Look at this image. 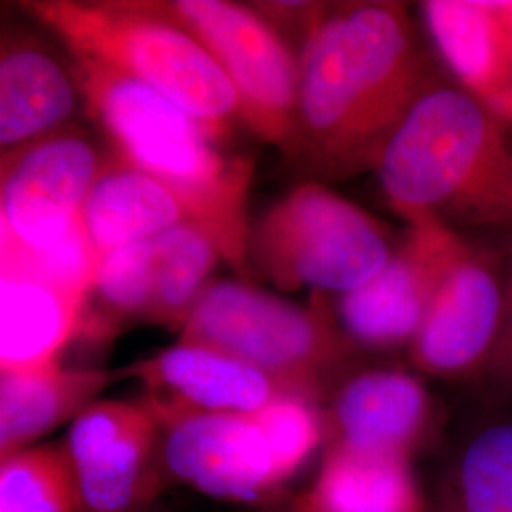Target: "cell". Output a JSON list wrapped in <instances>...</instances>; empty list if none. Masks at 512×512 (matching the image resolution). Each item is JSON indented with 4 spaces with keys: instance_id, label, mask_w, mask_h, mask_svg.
<instances>
[{
    "instance_id": "obj_13",
    "label": "cell",
    "mask_w": 512,
    "mask_h": 512,
    "mask_svg": "<svg viewBox=\"0 0 512 512\" xmlns=\"http://www.w3.org/2000/svg\"><path fill=\"white\" fill-rule=\"evenodd\" d=\"M137 378L160 427L183 414H247L283 395H293L260 368L222 349L177 340L175 346L120 372ZM296 397V395H293Z\"/></svg>"
},
{
    "instance_id": "obj_17",
    "label": "cell",
    "mask_w": 512,
    "mask_h": 512,
    "mask_svg": "<svg viewBox=\"0 0 512 512\" xmlns=\"http://www.w3.org/2000/svg\"><path fill=\"white\" fill-rule=\"evenodd\" d=\"M120 372L44 366L0 370V458L35 446L97 401Z\"/></svg>"
},
{
    "instance_id": "obj_2",
    "label": "cell",
    "mask_w": 512,
    "mask_h": 512,
    "mask_svg": "<svg viewBox=\"0 0 512 512\" xmlns=\"http://www.w3.org/2000/svg\"><path fill=\"white\" fill-rule=\"evenodd\" d=\"M71 69L84 110L110 152L165 184L222 260L247 279L253 162L220 152L192 116L145 84L84 55L71 54Z\"/></svg>"
},
{
    "instance_id": "obj_6",
    "label": "cell",
    "mask_w": 512,
    "mask_h": 512,
    "mask_svg": "<svg viewBox=\"0 0 512 512\" xmlns=\"http://www.w3.org/2000/svg\"><path fill=\"white\" fill-rule=\"evenodd\" d=\"M179 340L236 355L321 408L359 370L363 351L323 298L294 306L243 281H211L188 313Z\"/></svg>"
},
{
    "instance_id": "obj_10",
    "label": "cell",
    "mask_w": 512,
    "mask_h": 512,
    "mask_svg": "<svg viewBox=\"0 0 512 512\" xmlns=\"http://www.w3.org/2000/svg\"><path fill=\"white\" fill-rule=\"evenodd\" d=\"M471 241L433 219L406 224L384 270L338 300V321L359 349L410 348Z\"/></svg>"
},
{
    "instance_id": "obj_16",
    "label": "cell",
    "mask_w": 512,
    "mask_h": 512,
    "mask_svg": "<svg viewBox=\"0 0 512 512\" xmlns=\"http://www.w3.org/2000/svg\"><path fill=\"white\" fill-rule=\"evenodd\" d=\"M84 109L71 65L37 38L4 31L0 48V147H23L73 124Z\"/></svg>"
},
{
    "instance_id": "obj_25",
    "label": "cell",
    "mask_w": 512,
    "mask_h": 512,
    "mask_svg": "<svg viewBox=\"0 0 512 512\" xmlns=\"http://www.w3.org/2000/svg\"><path fill=\"white\" fill-rule=\"evenodd\" d=\"M99 260L82 219L65 238L42 249L0 245V274L31 275L86 300Z\"/></svg>"
},
{
    "instance_id": "obj_23",
    "label": "cell",
    "mask_w": 512,
    "mask_h": 512,
    "mask_svg": "<svg viewBox=\"0 0 512 512\" xmlns=\"http://www.w3.org/2000/svg\"><path fill=\"white\" fill-rule=\"evenodd\" d=\"M152 245L154 296L148 323L181 330L222 256L217 245L190 222L160 234Z\"/></svg>"
},
{
    "instance_id": "obj_24",
    "label": "cell",
    "mask_w": 512,
    "mask_h": 512,
    "mask_svg": "<svg viewBox=\"0 0 512 512\" xmlns=\"http://www.w3.org/2000/svg\"><path fill=\"white\" fill-rule=\"evenodd\" d=\"M0 512H78L63 444H40L0 458Z\"/></svg>"
},
{
    "instance_id": "obj_11",
    "label": "cell",
    "mask_w": 512,
    "mask_h": 512,
    "mask_svg": "<svg viewBox=\"0 0 512 512\" xmlns=\"http://www.w3.org/2000/svg\"><path fill=\"white\" fill-rule=\"evenodd\" d=\"M78 512H145L167 484L162 427L143 403L95 401L63 439Z\"/></svg>"
},
{
    "instance_id": "obj_22",
    "label": "cell",
    "mask_w": 512,
    "mask_h": 512,
    "mask_svg": "<svg viewBox=\"0 0 512 512\" xmlns=\"http://www.w3.org/2000/svg\"><path fill=\"white\" fill-rule=\"evenodd\" d=\"M154 296V245L137 241L101 256L78 338L110 342L133 321H148Z\"/></svg>"
},
{
    "instance_id": "obj_5",
    "label": "cell",
    "mask_w": 512,
    "mask_h": 512,
    "mask_svg": "<svg viewBox=\"0 0 512 512\" xmlns=\"http://www.w3.org/2000/svg\"><path fill=\"white\" fill-rule=\"evenodd\" d=\"M319 410L279 397L247 414H183L162 425L165 480L220 501L268 505L323 446Z\"/></svg>"
},
{
    "instance_id": "obj_9",
    "label": "cell",
    "mask_w": 512,
    "mask_h": 512,
    "mask_svg": "<svg viewBox=\"0 0 512 512\" xmlns=\"http://www.w3.org/2000/svg\"><path fill=\"white\" fill-rule=\"evenodd\" d=\"M107 158L76 124L2 152L0 245L42 249L65 238Z\"/></svg>"
},
{
    "instance_id": "obj_26",
    "label": "cell",
    "mask_w": 512,
    "mask_h": 512,
    "mask_svg": "<svg viewBox=\"0 0 512 512\" xmlns=\"http://www.w3.org/2000/svg\"><path fill=\"white\" fill-rule=\"evenodd\" d=\"M478 382L499 397H512V253L507 258V302L503 325Z\"/></svg>"
},
{
    "instance_id": "obj_15",
    "label": "cell",
    "mask_w": 512,
    "mask_h": 512,
    "mask_svg": "<svg viewBox=\"0 0 512 512\" xmlns=\"http://www.w3.org/2000/svg\"><path fill=\"white\" fill-rule=\"evenodd\" d=\"M429 37L463 90L512 124V2L429 0Z\"/></svg>"
},
{
    "instance_id": "obj_1",
    "label": "cell",
    "mask_w": 512,
    "mask_h": 512,
    "mask_svg": "<svg viewBox=\"0 0 512 512\" xmlns=\"http://www.w3.org/2000/svg\"><path fill=\"white\" fill-rule=\"evenodd\" d=\"M293 135L283 152L321 181L374 171L440 78L399 2L319 4L298 50Z\"/></svg>"
},
{
    "instance_id": "obj_19",
    "label": "cell",
    "mask_w": 512,
    "mask_h": 512,
    "mask_svg": "<svg viewBox=\"0 0 512 512\" xmlns=\"http://www.w3.org/2000/svg\"><path fill=\"white\" fill-rule=\"evenodd\" d=\"M82 220L101 258L131 243L158 238L190 222V217L165 184L109 150V158L82 207Z\"/></svg>"
},
{
    "instance_id": "obj_4",
    "label": "cell",
    "mask_w": 512,
    "mask_h": 512,
    "mask_svg": "<svg viewBox=\"0 0 512 512\" xmlns=\"http://www.w3.org/2000/svg\"><path fill=\"white\" fill-rule=\"evenodd\" d=\"M19 6L69 54L84 55L164 95L217 145L241 122L238 95L215 59L152 0H29Z\"/></svg>"
},
{
    "instance_id": "obj_3",
    "label": "cell",
    "mask_w": 512,
    "mask_h": 512,
    "mask_svg": "<svg viewBox=\"0 0 512 512\" xmlns=\"http://www.w3.org/2000/svg\"><path fill=\"white\" fill-rule=\"evenodd\" d=\"M507 124L458 82L433 84L391 137L376 175L408 224L433 219L465 232H512Z\"/></svg>"
},
{
    "instance_id": "obj_14",
    "label": "cell",
    "mask_w": 512,
    "mask_h": 512,
    "mask_svg": "<svg viewBox=\"0 0 512 512\" xmlns=\"http://www.w3.org/2000/svg\"><path fill=\"white\" fill-rule=\"evenodd\" d=\"M323 416L325 446L410 461L437 425L427 387L397 368L355 370L330 395Z\"/></svg>"
},
{
    "instance_id": "obj_8",
    "label": "cell",
    "mask_w": 512,
    "mask_h": 512,
    "mask_svg": "<svg viewBox=\"0 0 512 512\" xmlns=\"http://www.w3.org/2000/svg\"><path fill=\"white\" fill-rule=\"evenodd\" d=\"M215 59L238 95L239 120L281 152L293 135L300 55L256 8L226 0H152Z\"/></svg>"
},
{
    "instance_id": "obj_7",
    "label": "cell",
    "mask_w": 512,
    "mask_h": 512,
    "mask_svg": "<svg viewBox=\"0 0 512 512\" xmlns=\"http://www.w3.org/2000/svg\"><path fill=\"white\" fill-rule=\"evenodd\" d=\"M397 243L378 219L319 181L298 184L251 226V264L279 291L361 289Z\"/></svg>"
},
{
    "instance_id": "obj_12",
    "label": "cell",
    "mask_w": 512,
    "mask_h": 512,
    "mask_svg": "<svg viewBox=\"0 0 512 512\" xmlns=\"http://www.w3.org/2000/svg\"><path fill=\"white\" fill-rule=\"evenodd\" d=\"M507 302V260L469 245L442 285L408 353L442 380H478L494 351Z\"/></svg>"
},
{
    "instance_id": "obj_27",
    "label": "cell",
    "mask_w": 512,
    "mask_h": 512,
    "mask_svg": "<svg viewBox=\"0 0 512 512\" xmlns=\"http://www.w3.org/2000/svg\"><path fill=\"white\" fill-rule=\"evenodd\" d=\"M274 512H289V509H287V507H283V509H279V511Z\"/></svg>"
},
{
    "instance_id": "obj_18",
    "label": "cell",
    "mask_w": 512,
    "mask_h": 512,
    "mask_svg": "<svg viewBox=\"0 0 512 512\" xmlns=\"http://www.w3.org/2000/svg\"><path fill=\"white\" fill-rule=\"evenodd\" d=\"M86 298L42 279L0 274V370L61 365L80 334Z\"/></svg>"
},
{
    "instance_id": "obj_21",
    "label": "cell",
    "mask_w": 512,
    "mask_h": 512,
    "mask_svg": "<svg viewBox=\"0 0 512 512\" xmlns=\"http://www.w3.org/2000/svg\"><path fill=\"white\" fill-rule=\"evenodd\" d=\"M425 512H512V420L484 423L461 440Z\"/></svg>"
},
{
    "instance_id": "obj_20",
    "label": "cell",
    "mask_w": 512,
    "mask_h": 512,
    "mask_svg": "<svg viewBox=\"0 0 512 512\" xmlns=\"http://www.w3.org/2000/svg\"><path fill=\"white\" fill-rule=\"evenodd\" d=\"M289 512H425L412 461L325 446L319 471Z\"/></svg>"
}]
</instances>
